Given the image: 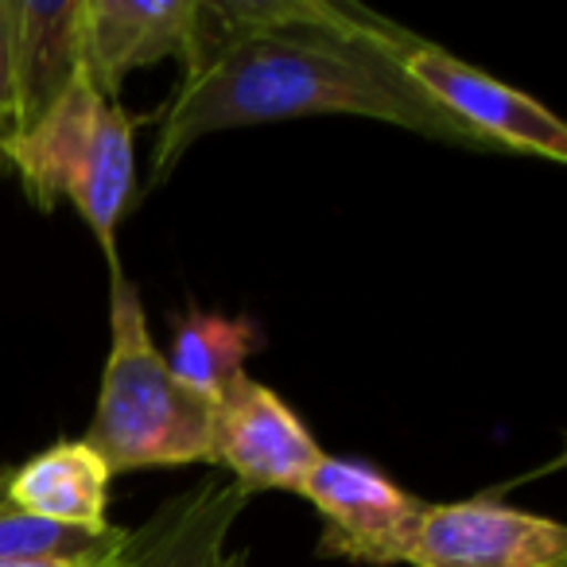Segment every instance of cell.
I'll return each instance as SVG.
<instances>
[{"instance_id":"1","label":"cell","mask_w":567,"mask_h":567,"mask_svg":"<svg viewBox=\"0 0 567 567\" xmlns=\"http://www.w3.org/2000/svg\"><path fill=\"white\" fill-rule=\"evenodd\" d=\"M412 32L331 0H198L195 51L159 113L152 183L210 133L296 117H373L427 141L497 152L404 74Z\"/></svg>"},{"instance_id":"2","label":"cell","mask_w":567,"mask_h":567,"mask_svg":"<svg viewBox=\"0 0 567 567\" xmlns=\"http://www.w3.org/2000/svg\"><path fill=\"white\" fill-rule=\"evenodd\" d=\"M82 443L102 455L110 474L214 466V401L167 370L125 268H110V362Z\"/></svg>"},{"instance_id":"3","label":"cell","mask_w":567,"mask_h":567,"mask_svg":"<svg viewBox=\"0 0 567 567\" xmlns=\"http://www.w3.org/2000/svg\"><path fill=\"white\" fill-rule=\"evenodd\" d=\"M300 497L323 517L319 551L365 567L404 564L424 517V502L365 458L323 455Z\"/></svg>"},{"instance_id":"4","label":"cell","mask_w":567,"mask_h":567,"mask_svg":"<svg viewBox=\"0 0 567 567\" xmlns=\"http://www.w3.org/2000/svg\"><path fill=\"white\" fill-rule=\"evenodd\" d=\"M401 66L440 110H447L458 125L478 133L497 152H528L551 164L567 159V125L517 86H505L502 79L416 35L404 40Z\"/></svg>"},{"instance_id":"5","label":"cell","mask_w":567,"mask_h":567,"mask_svg":"<svg viewBox=\"0 0 567 567\" xmlns=\"http://www.w3.org/2000/svg\"><path fill=\"white\" fill-rule=\"evenodd\" d=\"M409 567H567V528L551 517L471 497L424 505Z\"/></svg>"},{"instance_id":"6","label":"cell","mask_w":567,"mask_h":567,"mask_svg":"<svg viewBox=\"0 0 567 567\" xmlns=\"http://www.w3.org/2000/svg\"><path fill=\"white\" fill-rule=\"evenodd\" d=\"M323 455L308 424L249 373L214 404V466H226L249 497L257 489L300 494Z\"/></svg>"},{"instance_id":"7","label":"cell","mask_w":567,"mask_h":567,"mask_svg":"<svg viewBox=\"0 0 567 567\" xmlns=\"http://www.w3.org/2000/svg\"><path fill=\"white\" fill-rule=\"evenodd\" d=\"M198 0H82V71L105 102L121 82L164 59L190 63Z\"/></svg>"},{"instance_id":"8","label":"cell","mask_w":567,"mask_h":567,"mask_svg":"<svg viewBox=\"0 0 567 567\" xmlns=\"http://www.w3.org/2000/svg\"><path fill=\"white\" fill-rule=\"evenodd\" d=\"M102 110L105 97L94 90L86 71H79L66 94L32 128H24L4 144V167L17 172L28 203L40 210H55L63 198H74L82 167L94 148Z\"/></svg>"},{"instance_id":"9","label":"cell","mask_w":567,"mask_h":567,"mask_svg":"<svg viewBox=\"0 0 567 567\" xmlns=\"http://www.w3.org/2000/svg\"><path fill=\"white\" fill-rule=\"evenodd\" d=\"M249 505L234 482L203 478L167 502L144 528H133L125 567H229V533Z\"/></svg>"},{"instance_id":"10","label":"cell","mask_w":567,"mask_h":567,"mask_svg":"<svg viewBox=\"0 0 567 567\" xmlns=\"http://www.w3.org/2000/svg\"><path fill=\"white\" fill-rule=\"evenodd\" d=\"M82 71V0H12L17 133L32 128Z\"/></svg>"},{"instance_id":"11","label":"cell","mask_w":567,"mask_h":567,"mask_svg":"<svg viewBox=\"0 0 567 567\" xmlns=\"http://www.w3.org/2000/svg\"><path fill=\"white\" fill-rule=\"evenodd\" d=\"M110 466L82 440L51 443L4 478V502L43 520L79 528L110 525Z\"/></svg>"},{"instance_id":"12","label":"cell","mask_w":567,"mask_h":567,"mask_svg":"<svg viewBox=\"0 0 567 567\" xmlns=\"http://www.w3.org/2000/svg\"><path fill=\"white\" fill-rule=\"evenodd\" d=\"M141 121L128 117L121 102H105L102 117H97L94 148L82 167V179L74 187L71 203L94 229L97 245H102L110 268H121L117 257V226L125 218V206L133 198L136 164H133V133Z\"/></svg>"},{"instance_id":"13","label":"cell","mask_w":567,"mask_h":567,"mask_svg":"<svg viewBox=\"0 0 567 567\" xmlns=\"http://www.w3.org/2000/svg\"><path fill=\"white\" fill-rule=\"evenodd\" d=\"M257 350L260 327L249 316H214V311L190 308L175 323L167 370L198 396L218 404L221 393L245 378V362Z\"/></svg>"},{"instance_id":"14","label":"cell","mask_w":567,"mask_h":567,"mask_svg":"<svg viewBox=\"0 0 567 567\" xmlns=\"http://www.w3.org/2000/svg\"><path fill=\"white\" fill-rule=\"evenodd\" d=\"M133 544V528H79L43 520L0 502V564H121Z\"/></svg>"},{"instance_id":"15","label":"cell","mask_w":567,"mask_h":567,"mask_svg":"<svg viewBox=\"0 0 567 567\" xmlns=\"http://www.w3.org/2000/svg\"><path fill=\"white\" fill-rule=\"evenodd\" d=\"M17 136V86H12V0H0V172L4 144Z\"/></svg>"},{"instance_id":"16","label":"cell","mask_w":567,"mask_h":567,"mask_svg":"<svg viewBox=\"0 0 567 567\" xmlns=\"http://www.w3.org/2000/svg\"><path fill=\"white\" fill-rule=\"evenodd\" d=\"M0 567H125V559L121 564H0Z\"/></svg>"},{"instance_id":"17","label":"cell","mask_w":567,"mask_h":567,"mask_svg":"<svg viewBox=\"0 0 567 567\" xmlns=\"http://www.w3.org/2000/svg\"><path fill=\"white\" fill-rule=\"evenodd\" d=\"M229 567H245V551H234V559H229Z\"/></svg>"},{"instance_id":"18","label":"cell","mask_w":567,"mask_h":567,"mask_svg":"<svg viewBox=\"0 0 567 567\" xmlns=\"http://www.w3.org/2000/svg\"><path fill=\"white\" fill-rule=\"evenodd\" d=\"M0 502H4V478H0Z\"/></svg>"}]
</instances>
